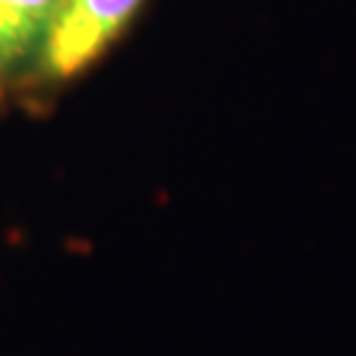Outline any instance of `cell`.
Returning <instances> with one entry per match:
<instances>
[{
  "instance_id": "obj_1",
  "label": "cell",
  "mask_w": 356,
  "mask_h": 356,
  "mask_svg": "<svg viewBox=\"0 0 356 356\" xmlns=\"http://www.w3.org/2000/svg\"><path fill=\"white\" fill-rule=\"evenodd\" d=\"M145 0H56L45 42L19 95L48 98L95 66Z\"/></svg>"
},
{
  "instance_id": "obj_2",
  "label": "cell",
  "mask_w": 356,
  "mask_h": 356,
  "mask_svg": "<svg viewBox=\"0 0 356 356\" xmlns=\"http://www.w3.org/2000/svg\"><path fill=\"white\" fill-rule=\"evenodd\" d=\"M56 0H0V98L19 95L35 69Z\"/></svg>"
}]
</instances>
